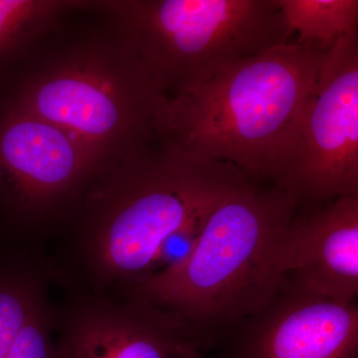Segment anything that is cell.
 <instances>
[{
  "instance_id": "4fadbf2b",
  "label": "cell",
  "mask_w": 358,
  "mask_h": 358,
  "mask_svg": "<svg viewBox=\"0 0 358 358\" xmlns=\"http://www.w3.org/2000/svg\"><path fill=\"white\" fill-rule=\"evenodd\" d=\"M51 267L24 260L0 268V358H6L33 308L46 294Z\"/></svg>"
},
{
  "instance_id": "9a60e30c",
  "label": "cell",
  "mask_w": 358,
  "mask_h": 358,
  "mask_svg": "<svg viewBox=\"0 0 358 358\" xmlns=\"http://www.w3.org/2000/svg\"><path fill=\"white\" fill-rule=\"evenodd\" d=\"M210 210L193 219L164 240L157 254L152 275L176 267L185 260L196 243L203 227L205 218Z\"/></svg>"
},
{
  "instance_id": "277c9868",
  "label": "cell",
  "mask_w": 358,
  "mask_h": 358,
  "mask_svg": "<svg viewBox=\"0 0 358 358\" xmlns=\"http://www.w3.org/2000/svg\"><path fill=\"white\" fill-rule=\"evenodd\" d=\"M166 96L110 24L47 53L28 68L8 106L70 134L99 167L155 140Z\"/></svg>"
},
{
  "instance_id": "ba28073f",
  "label": "cell",
  "mask_w": 358,
  "mask_h": 358,
  "mask_svg": "<svg viewBox=\"0 0 358 358\" xmlns=\"http://www.w3.org/2000/svg\"><path fill=\"white\" fill-rule=\"evenodd\" d=\"M56 310L62 358H180L210 338L179 313L136 294L85 291Z\"/></svg>"
},
{
  "instance_id": "6da1fadb",
  "label": "cell",
  "mask_w": 358,
  "mask_h": 358,
  "mask_svg": "<svg viewBox=\"0 0 358 358\" xmlns=\"http://www.w3.org/2000/svg\"><path fill=\"white\" fill-rule=\"evenodd\" d=\"M148 147L96 169L70 212L91 293H129L155 271L160 246L250 179L226 162Z\"/></svg>"
},
{
  "instance_id": "2e32d148",
  "label": "cell",
  "mask_w": 358,
  "mask_h": 358,
  "mask_svg": "<svg viewBox=\"0 0 358 358\" xmlns=\"http://www.w3.org/2000/svg\"><path fill=\"white\" fill-rule=\"evenodd\" d=\"M180 358H205L202 352L197 350H186Z\"/></svg>"
},
{
  "instance_id": "8fae6325",
  "label": "cell",
  "mask_w": 358,
  "mask_h": 358,
  "mask_svg": "<svg viewBox=\"0 0 358 358\" xmlns=\"http://www.w3.org/2000/svg\"><path fill=\"white\" fill-rule=\"evenodd\" d=\"M94 6L73 0H0V68L36 50L68 14Z\"/></svg>"
},
{
  "instance_id": "52a82bcc",
  "label": "cell",
  "mask_w": 358,
  "mask_h": 358,
  "mask_svg": "<svg viewBox=\"0 0 358 358\" xmlns=\"http://www.w3.org/2000/svg\"><path fill=\"white\" fill-rule=\"evenodd\" d=\"M98 169L64 129L7 105L0 117V197L16 222L38 227L65 217Z\"/></svg>"
},
{
  "instance_id": "5bb4252c",
  "label": "cell",
  "mask_w": 358,
  "mask_h": 358,
  "mask_svg": "<svg viewBox=\"0 0 358 358\" xmlns=\"http://www.w3.org/2000/svg\"><path fill=\"white\" fill-rule=\"evenodd\" d=\"M56 310L47 294L37 303L6 358H62L56 331Z\"/></svg>"
},
{
  "instance_id": "30bf717a",
  "label": "cell",
  "mask_w": 358,
  "mask_h": 358,
  "mask_svg": "<svg viewBox=\"0 0 358 358\" xmlns=\"http://www.w3.org/2000/svg\"><path fill=\"white\" fill-rule=\"evenodd\" d=\"M281 250L286 279L341 303L358 294V195L301 206Z\"/></svg>"
},
{
  "instance_id": "9c48e42d",
  "label": "cell",
  "mask_w": 358,
  "mask_h": 358,
  "mask_svg": "<svg viewBox=\"0 0 358 358\" xmlns=\"http://www.w3.org/2000/svg\"><path fill=\"white\" fill-rule=\"evenodd\" d=\"M227 331L224 358H357V303H336L285 279L274 300Z\"/></svg>"
},
{
  "instance_id": "3957f363",
  "label": "cell",
  "mask_w": 358,
  "mask_h": 358,
  "mask_svg": "<svg viewBox=\"0 0 358 358\" xmlns=\"http://www.w3.org/2000/svg\"><path fill=\"white\" fill-rule=\"evenodd\" d=\"M299 207L281 186L248 179L207 214L185 260L129 293L179 313L215 343L282 289V245Z\"/></svg>"
},
{
  "instance_id": "8992f818",
  "label": "cell",
  "mask_w": 358,
  "mask_h": 358,
  "mask_svg": "<svg viewBox=\"0 0 358 358\" xmlns=\"http://www.w3.org/2000/svg\"><path fill=\"white\" fill-rule=\"evenodd\" d=\"M275 185L300 206L358 195V32L322 56Z\"/></svg>"
},
{
  "instance_id": "7c38bea8",
  "label": "cell",
  "mask_w": 358,
  "mask_h": 358,
  "mask_svg": "<svg viewBox=\"0 0 358 358\" xmlns=\"http://www.w3.org/2000/svg\"><path fill=\"white\" fill-rule=\"evenodd\" d=\"M289 35L296 42L331 50L341 36L358 32L357 0H278Z\"/></svg>"
},
{
  "instance_id": "7a4b0ae2",
  "label": "cell",
  "mask_w": 358,
  "mask_h": 358,
  "mask_svg": "<svg viewBox=\"0 0 358 358\" xmlns=\"http://www.w3.org/2000/svg\"><path fill=\"white\" fill-rule=\"evenodd\" d=\"M324 53L285 42L166 98L155 117V141L190 159L226 162L256 182L275 185Z\"/></svg>"
},
{
  "instance_id": "5b68a950",
  "label": "cell",
  "mask_w": 358,
  "mask_h": 358,
  "mask_svg": "<svg viewBox=\"0 0 358 358\" xmlns=\"http://www.w3.org/2000/svg\"><path fill=\"white\" fill-rule=\"evenodd\" d=\"M166 98L285 42L278 0L96 1Z\"/></svg>"
}]
</instances>
